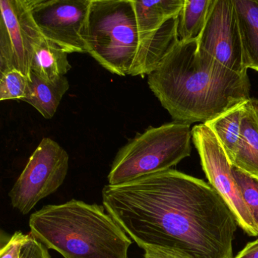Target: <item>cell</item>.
<instances>
[{
  "label": "cell",
  "mask_w": 258,
  "mask_h": 258,
  "mask_svg": "<svg viewBox=\"0 0 258 258\" xmlns=\"http://www.w3.org/2000/svg\"><path fill=\"white\" fill-rule=\"evenodd\" d=\"M107 212L143 250L168 247L194 258H232L238 223L217 191L174 169L106 185Z\"/></svg>",
  "instance_id": "obj_1"
},
{
  "label": "cell",
  "mask_w": 258,
  "mask_h": 258,
  "mask_svg": "<svg viewBox=\"0 0 258 258\" xmlns=\"http://www.w3.org/2000/svg\"><path fill=\"white\" fill-rule=\"evenodd\" d=\"M173 121L205 123L250 99L247 74L238 75L201 52L197 40L178 43L148 76Z\"/></svg>",
  "instance_id": "obj_2"
},
{
  "label": "cell",
  "mask_w": 258,
  "mask_h": 258,
  "mask_svg": "<svg viewBox=\"0 0 258 258\" xmlns=\"http://www.w3.org/2000/svg\"><path fill=\"white\" fill-rule=\"evenodd\" d=\"M31 233L64 258H129L132 240L103 205L72 199L31 214Z\"/></svg>",
  "instance_id": "obj_3"
},
{
  "label": "cell",
  "mask_w": 258,
  "mask_h": 258,
  "mask_svg": "<svg viewBox=\"0 0 258 258\" xmlns=\"http://www.w3.org/2000/svg\"><path fill=\"white\" fill-rule=\"evenodd\" d=\"M86 44L104 69L130 75L140 44L133 0H91Z\"/></svg>",
  "instance_id": "obj_4"
},
{
  "label": "cell",
  "mask_w": 258,
  "mask_h": 258,
  "mask_svg": "<svg viewBox=\"0 0 258 258\" xmlns=\"http://www.w3.org/2000/svg\"><path fill=\"white\" fill-rule=\"evenodd\" d=\"M191 125L173 121L150 127L119 150L108 176L118 185L170 170L191 155Z\"/></svg>",
  "instance_id": "obj_5"
},
{
  "label": "cell",
  "mask_w": 258,
  "mask_h": 258,
  "mask_svg": "<svg viewBox=\"0 0 258 258\" xmlns=\"http://www.w3.org/2000/svg\"><path fill=\"white\" fill-rule=\"evenodd\" d=\"M69 156L54 140L44 138L9 193L11 205L27 215L40 201L62 185L69 171Z\"/></svg>",
  "instance_id": "obj_6"
},
{
  "label": "cell",
  "mask_w": 258,
  "mask_h": 258,
  "mask_svg": "<svg viewBox=\"0 0 258 258\" xmlns=\"http://www.w3.org/2000/svg\"><path fill=\"white\" fill-rule=\"evenodd\" d=\"M191 136L210 185L226 202L238 226L250 236H257V226L243 199L232 173V165L218 139L205 123L193 126Z\"/></svg>",
  "instance_id": "obj_7"
},
{
  "label": "cell",
  "mask_w": 258,
  "mask_h": 258,
  "mask_svg": "<svg viewBox=\"0 0 258 258\" xmlns=\"http://www.w3.org/2000/svg\"><path fill=\"white\" fill-rule=\"evenodd\" d=\"M0 73L19 71L30 78L34 51L43 39L31 0L0 1Z\"/></svg>",
  "instance_id": "obj_8"
},
{
  "label": "cell",
  "mask_w": 258,
  "mask_h": 258,
  "mask_svg": "<svg viewBox=\"0 0 258 258\" xmlns=\"http://www.w3.org/2000/svg\"><path fill=\"white\" fill-rule=\"evenodd\" d=\"M91 0H31V13L45 38L68 53L87 52Z\"/></svg>",
  "instance_id": "obj_9"
},
{
  "label": "cell",
  "mask_w": 258,
  "mask_h": 258,
  "mask_svg": "<svg viewBox=\"0 0 258 258\" xmlns=\"http://www.w3.org/2000/svg\"><path fill=\"white\" fill-rule=\"evenodd\" d=\"M197 43L201 52L226 69L238 75L247 74L233 0H213Z\"/></svg>",
  "instance_id": "obj_10"
},
{
  "label": "cell",
  "mask_w": 258,
  "mask_h": 258,
  "mask_svg": "<svg viewBox=\"0 0 258 258\" xmlns=\"http://www.w3.org/2000/svg\"><path fill=\"white\" fill-rule=\"evenodd\" d=\"M178 16L167 20L155 32L140 40L138 50L130 75L149 76L179 43Z\"/></svg>",
  "instance_id": "obj_11"
},
{
  "label": "cell",
  "mask_w": 258,
  "mask_h": 258,
  "mask_svg": "<svg viewBox=\"0 0 258 258\" xmlns=\"http://www.w3.org/2000/svg\"><path fill=\"white\" fill-rule=\"evenodd\" d=\"M232 165L258 179V99L246 102L241 135Z\"/></svg>",
  "instance_id": "obj_12"
},
{
  "label": "cell",
  "mask_w": 258,
  "mask_h": 258,
  "mask_svg": "<svg viewBox=\"0 0 258 258\" xmlns=\"http://www.w3.org/2000/svg\"><path fill=\"white\" fill-rule=\"evenodd\" d=\"M69 89V83L66 76L48 81L31 72L29 91L22 101L32 105L45 118L51 119Z\"/></svg>",
  "instance_id": "obj_13"
},
{
  "label": "cell",
  "mask_w": 258,
  "mask_h": 258,
  "mask_svg": "<svg viewBox=\"0 0 258 258\" xmlns=\"http://www.w3.org/2000/svg\"><path fill=\"white\" fill-rule=\"evenodd\" d=\"M245 69L258 72V0H233Z\"/></svg>",
  "instance_id": "obj_14"
},
{
  "label": "cell",
  "mask_w": 258,
  "mask_h": 258,
  "mask_svg": "<svg viewBox=\"0 0 258 258\" xmlns=\"http://www.w3.org/2000/svg\"><path fill=\"white\" fill-rule=\"evenodd\" d=\"M133 4L140 40L155 32L169 19L177 16L182 8L184 0H133Z\"/></svg>",
  "instance_id": "obj_15"
},
{
  "label": "cell",
  "mask_w": 258,
  "mask_h": 258,
  "mask_svg": "<svg viewBox=\"0 0 258 258\" xmlns=\"http://www.w3.org/2000/svg\"><path fill=\"white\" fill-rule=\"evenodd\" d=\"M68 55L56 43L43 37L34 51L31 72L48 81L64 76L72 69Z\"/></svg>",
  "instance_id": "obj_16"
},
{
  "label": "cell",
  "mask_w": 258,
  "mask_h": 258,
  "mask_svg": "<svg viewBox=\"0 0 258 258\" xmlns=\"http://www.w3.org/2000/svg\"><path fill=\"white\" fill-rule=\"evenodd\" d=\"M247 101L241 102L205 123L218 139L229 162L235 158L241 135V124Z\"/></svg>",
  "instance_id": "obj_17"
},
{
  "label": "cell",
  "mask_w": 258,
  "mask_h": 258,
  "mask_svg": "<svg viewBox=\"0 0 258 258\" xmlns=\"http://www.w3.org/2000/svg\"><path fill=\"white\" fill-rule=\"evenodd\" d=\"M212 2L213 0H184L178 15L177 35L180 43L199 39Z\"/></svg>",
  "instance_id": "obj_18"
},
{
  "label": "cell",
  "mask_w": 258,
  "mask_h": 258,
  "mask_svg": "<svg viewBox=\"0 0 258 258\" xmlns=\"http://www.w3.org/2000/svg\"><path fill=\"white\" fill-rule=\"evenodd\" d=\"M29 91V78L19 71L1 74L0 100L25 99Z\"/></svg>",
  "instance_id": "obj_19"
},
{
  "label": "cell",
  "mask_w": 258,
  "mask_h": 258,
  "mask_svg": "<svg viewBox=\"0 0 258 258\" xmlns=\"http://www.w3.org/2000/svg\"><path fill=\"white\" fill-rule=\"evenodd\" d=\"M232 173L258 228V179L252 177L233 166Z\"/></svg>",
  "instance_id": "obj_20"
},
{
  "label": "cell",
  "mask_w": 258,
  "mask_h": 258,
  "mask_svg": "<svg viewBox=\"0 0 258 258\" xmlns=\"http://www.w3.org/2000/svg\"><path fill=\"white\" fill-rule=\"evenodd\" d=\"M19 258H51V256L47 247L30 232L21 244Z\"/></svg>",
  "instance_id": "obj_21"
},
{
  "label": "cell",
  "mask_w": 258,
  "mask_h": 258,
  "mask_svg": "<svg viewBox=\"0 0 258 258\" xmlns=\"http://www.w3.org/2000/svg\"><path fill=\"white\" fill-rule=\"evenodd\" d=\"M144 251V258H194L183 250L168 247H148Z\"/></svg>",
  "instance_id": "obj_22"
},
{
  "label": "cell",
  "mask_w": 258,
  "mask_h": 258,
  "mask_svg": "<svg viewBox=\"0 0 258 258\" xmlns=\"http://www.w3.org/2000/svg\"><path fill=\"white\" fill-rule=\"evenodd\" d=\"M234 258H258V239L247 244Z\"/></svg>",
  "instance_id": "obj_23"
}]
</instances>
